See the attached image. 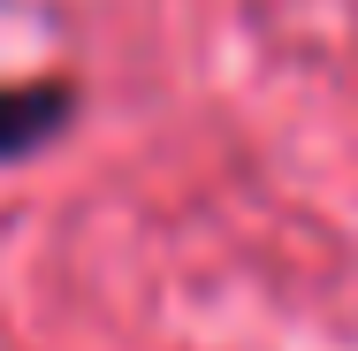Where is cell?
<instances>
[{"mask_svg": "<svg viewBox=\"0 0 358 351\" xmlns=\"http://www.w3.org/2000/svg\"><path fill=\"white\" fill-rule=\"evenodd\" d=\"M46 123H54V99H46V92H15V107H0V153L31 145Z\"/></svg>", "mask_w": 358, "mask_h": 351, "instance_id": "cell-1", "label": "cell"}]
</instances>
